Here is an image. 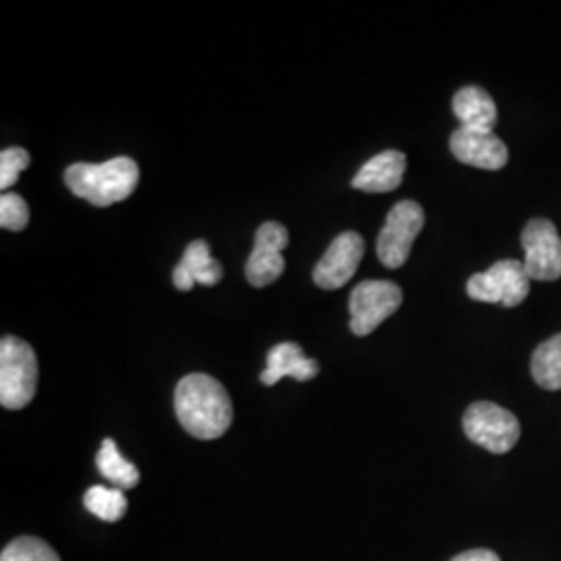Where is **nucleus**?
Returning <instances> with one entry per match:
<instances>
[{"label": "nucleus", "instance_id": "1", "mask_svg": "<svg viewBox=\"0 0 561 561\" xmlns=\"http://www.w3.org/2000/svg\"><path fill=\"white\" fill-rule=\"evenodd\" d=\"M175 412L181 426L201 442L222 437L233 421V403L221 382L194 373L175 389Z\"/></svg>", "mask_w": 561, "mask_h": 561}, {"label": "nucleus", "instance_id": "2", "mask_svg": "<svg viewBox=\"0 0 561 561\" xmlns=\"http://www.w3.org/2000/svg\"><path fill=\"white\" fill-rule=\"evenodd\" d=\"M140 181V167L129 157H117L102 164L76 162L65 171V185L78 198L106 208L127 201Z\"/></svg>", "mask_w": 561, "mask_h": 561}, {"label": "nucleus", "instance_id": "3", "mask_svg": "<svg viewBox=\"0 0 561 561\" xmlns=\"http://www.w3.org/2000/svg\"><path fill=\"white\" fill-rule=\"evenodd\" d=\"M38 389V360L30 343L20 337L0 341V403L21 410L34 400Z\"/></svg>", "mask_w": 561, "mask_h": 561}, {"label": "nucleus", "instance_id": "4", "mask_svg": "<svg viewBox=\"0 0 561 561\" xmlns=\"http://www.w3.org/2000/svg\"><path fill=\"white\" fill-rule=\"evenodd\" d=\"M463 433L491 454H507L520 439V422L497 403L477 401L463 414Z\"/></svg>", "mask_w": 561, "mask_h": 561}, {"label": "nucleus", "instance_id": "5", "mask_svg": "<svg viewBox=\"0 0 561 561\" xmlns=\"http://www.w3.org/2000/svg\"><path fill=\"white\" fill-rule=\"evenodd\" d=\"M466 291L472 300L516 308L530 294V277L524 268V262H495L489 271L472 275Z\"/></svg>", "mask_w": 561, "mask_h": 561}, {"label": "nucleus", "instance_id": "6", "mask_svg": "<svg viewBox=\"0 0 561 561\" xmlns=\"http://www.w3.org/2000/svg\"><path fill=\"white\" fill-rule=\"evenodd\" d=\"M401 289L391 280H362L350 296L352 333L364 337L379 329L382 321L400 310Z\"/></svg>", "mask_w": 561, "mask_h": 561}, {"label": "nucleus", "instance_id": "7", "mask_svg": "<svg viewBox=\"0 0 561 561\" xmlns=\"http://www.w3.org/2000/svg\"><path fill=\"white\" fill-rule=\"evenodd\" d=\"M424 227V210L414 201H401L389 210L377 240L379 261L387 268H400L410 259L414 240Z\"/></svg>", "mask_w": 561, "mask_h": 561}, {"label": "nucleus", "instance_id": "8", "mask_svg": "<svg viewBox=\"0 0 561 561\" xmlns=\"http://www.w3.org/2000/svg\"><path fill=\"white\" fill-rule=\"evenodd\" d=\"M524 268L535 280L561 277V238L556 225L547 219H533L522 231Z\"/></svg>", "mask_w": 561, "mask_h": 561}, {"label": "nucleus", "instance_id": "9", "mask_svg": "<svg viewBox=\"0 0 561 561\" xmlns=\"http://www.w3.org/2000/svg\"><path fill=\"white\" fill-rule=\"evenodd\" d=\"M289 243V231L280 222L268 221L259 227L250 259L245 262V279L254 287H266L285 271L283 250Z\"/></svg>", "mask_w": 561, "mask_h": 561}, {"label": "nucleus", "instance_id": "10", "mask_svg": "<svg viewBox=\"0 0 561 561\" xmlns=\"http://www.w3.org/2000/svg\"><path fill=\"white\" fill-rule=\"evenodd\" d=\"M364 256V240L356 231H345L329 245L319 264L312 271V279L324 289H340L352 279Z\"/></svg>", "mask_w": 561, "mask_h": 561}, {"label": "nucleus", "instance_id": "11", "mask_svg": "<svg viewBox=\"0 0 561 561\" xmlns=\"http://www.w3.org/2000/svg\"><path fill=\"white\" fill-rule=\"evenodd\" d=\"M449 148L458 161L486 171H500L510 159L505 144L493 131L460 127L451 134Z\"/></svg>", "mask_w": 561, "mask_h": 561}, {"label": "nucleus", "instance_id": "12", "mask_svg": "<svg viewBox=\"0 0 561 561\" xmlns=\"http://www.w3.org/2000/svg\"><path fill=\"white\" fill-rule=\"evenodd\" d=\"M221 279V262L213 259L210 245L204 240L192 241L173 271V283L180 291H192L194 285L213 287Z\"/></svg>", "mask_w": 561, "mask_h": 561}, {"label": "nucleus", "instance_id": "13", "mask_svg": "<svg viewBox=\"0 0 561 561\" xmlns=\"http://www.w3.org/2000/svg\"><path fill=\"white\" fill-rule=\"evenodd\" d=\"M319 375V362L308 358L300 345L294 341H285L275 345L266 356V368L262 370V385H275L283 377H291L296 381H312Z\"/></svg>", "mask_w": 561, "mask_h": 561}, {"label": "nucleus", "instance_id": "14", "mask_svg": "<svg viewBox=\"0 0 561 561\" xmlns=\"http://www.w3.org/2000/svg\"><path fill=\"white\" fill-rule=\"evenodd\" d=\"M408 159L400 150H385L366 162L352 181V187L366 194H387L401 185Z\"/></svg>", "mask_w": 561, "mask_h": 561}, {"label": "nucleus", "instance_id": "15", "mask_svg": "<svg viewBox=\"0 0 561 561\" xmlns=\"http://www.w3.org/2000/svg\"><path fill=\"white\" fill-rule=\"evenodd\" d=\"M454 113L460 119L461 127L493 131L497 121V106L479 85H466L454 96Z\"/></svg>", "mask_w": 561, "mask_h": 561}, {"label": "nucleus", "instance_id": "16", "mask_svg": "<svg viewBox=\"0 0 561 561\" xmlns=\"http://www.w3.org/2000/svg\"><path fill=\"white\" fill-rule=\"evenodd\" d=\"M96 468L106 481L113 482L115 489H134L140 482V472L131 461L125 460L113 439L102 442L101 451L96 454Z\"/></svg>", "mask_w": 561, "mask_h": 561}, {"label": "nucleus", "instance_id": "17", "mask_svg": "<svg viewBox=\"0 0 561 561\" xmlns=\"http://www.w3.org/2000/svg\"><path fill=\"white\" fill-rule=\"evenodd\" d=\"M530 370L535 381L547 391L561 389V333L551 340L542 341L535 350Z\"/></svg>", "mask_w": 561, "mask_h": 561}, {"label": "nucleus", "instance_id": "18", "mask_svg": "<svg viewBox=\"0 0 561 561\" xmlns=\"http://www.w3.org/2000/svg\"><path fill=\"white\" fill-rule=\"evenodd\" d=\"M83 505L90 514L104 522H119L127 512V497L121 489L108 486H92L83 495Z\"/></svg>", "mask_w": 561, "mask_h": 561}, {"label": "nucleus", "instance_id": "19", "mask_svg": "<svg viewBox=\"0 0 561 561\" xmlns=\"http://www.w3.org/2000/svg\"><path fill=\"white\" fill-rule=\"evenodd\" d=\"M0 561H60V558L48 542L36 537H20L2 549Z\"/></svg>", "mask_w": 561, "mask_h": 561}, {"label": "nucleus", "instance_id": "20", "mask_svg": "<svg viewBox=\"0 0 561 561\" xmlns=\"http://www.w3.org/2000/svg\"><path fill=\"white\" fill-rule=\"evenodd\" d=\"M30 222V208L18 194H2L0 196V227L9 231H21Z\"/></svg>", "mask_w": 561, "mask_h": 561}, {"label": "nucleus", "instance_id": "21", "mask_svg": "<svg viewBox=\"0 0 561 561\" xmlns=\"http://www.w3.org/2000/svg\"><path fill=\"white\" fill-rule=\"evenodd\" d=\"M30 167V152L25 148H7L0 154V190L7 194L20 180L21 171Z\"/></svg>", "mask_w": 561, "mask_h": 561}, {"label": "nucleus", "instance_id": "22", "mask_svg": "<svg viewBox=\"0 0 561 561\" xmlns=\"http://www.w3.org/2000/svg\"><path fill=\"white\" fill-rule=\"evenodd\" d=\"M451 561H502L500 556L491 549H472V551H466L456 556Z\"/></svg>", "mask_w": 561, "mask_h": 561}]
</instances>
